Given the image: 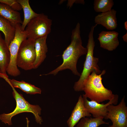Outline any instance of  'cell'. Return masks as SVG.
<instances>
[{
    "instance_id": "12",
    "label": "cell",
    "mask_w": 127,
    "mask_h": 127,
    "mask_svg": "<svg viewBox=\"0 0 127 127\" xmlns=\"http://www.w3.org/2000/svg\"><path fill=\"white\" fill-rule=\"evenodd\" d=\"M116 11L111 9L110 11L101 13L96 16L94 19L95 24L101 25L108 30H112L117 27Z\"/></svg>"
},
{
    "instance_id": "5",
    "label": "cell",
    "mask_w": 127,
    "mask_h": 127,
    "mask_svg": "<svg viewBox=\"0 0 127 127\" xmlns=\"http://www.w3.org/2000/svg\"><path fill=\"white\" fill-rule=\"evenodd\" d=\"M52 20L43 13L38 15L32 19L27 24L25 30L27 38L35 40L48 36L51 32Z\"/></svg>"
},
{
    "instance_id": "6",
    "label": "cell",
    "mask_w": 127,
    "mask_h": 127,
    "mask_svg": "<svg viewBox=\"0 0 127 127\" xmlns=\"http://www.w3.org/2000/svg\"><path fill=\"white\" fill-rule=\"evenodd\" d=\"M15 27L14 37L8 47L10 57L6 70V72L9 75L15 77L19 75L20 74V71L16 64V57L21 44L23 41L27 38V32L25 30H22L21 24H17Z\"/></svg>"
},
{
    "instance_id": "15",
    "label": "cell",
    "mask_w": 127,
    "mask_h": 127,
    "mask_svg": "<svg viewBox=\"0 0 127 127\" xmlns=\"http://www.w3.org/2000/svg\"><path fill=\"white\" fill-rule=\"evenodd\" d=\"M3 78L10 86L14 88H18L27 94H35L41 93V90L40 89L24 81H19L14 79H9L8 77L5 76H4Z\"/></svg>"
},
{
    "instance_id": "24",
    "label": "cell",
    "mask_w": 127,
    "mask_h": 127,
    "mask_svg": "<svg viewBox=\"0 0 127 127\" xmlns=\"http://www.w3.org/2000/svg\"><path fill=\"white\" fill-rule=\"evenodd\" d=\"M26 121H27V127H29V120L28 119V118L26 117Z\"/></svg>"
},
{
    "instance_id": "4",
    "label": "cell",
    "mask_w": 127,
    "mask_h": 127,
    "mask_svg": "<svg viewBox=\"0 0 127 127\" xmlns=\"http://www.w3.org/2000/svg\"><path fill=\"white\" fill-rule=\"evenodd\" d=\"M11 86L13 90L12 95L16 101V106L12 112L0 115V120L5 124L11 125L12 124L11 119L13 116L21 113L30 112L34 115L36 123L41 124L43 121L40 116L41 109L39 106L30 104L25 99L22 94L17 92L12 86Z\"/></svg>"
},
{
    "instance_id": "21",
    "label": "cell",
    "mask_w": 127,
    "mask_h": 127,
    "mask_svg": "<svg viewBox=\"0 0 127 127\" xmlns=\"http://www.w3.org/2000/svg\"><path fill=\"white\" fill-rule=\"evenodd\" d=\"M0 2L6 4L14 10L18 11L21 10L20 5L16 0H0Z\"/></svg>"
},
{
    "instance_id": "17",
    "label": "cell",
    "mask_w": 127,
    "mask_h": 127,
    "mask_svg": "<svg viewBox=\"0 0 127 127\" xmlns=\"http://www.w3.org/2000/svg\"><path fill=\"white\" fill-rule=\"evenodd\" d=\"M0 31L4 36V41L9 46L15 36L16 27L9 21L0 16Z\"/></svg>"
},
{
    "instance_id": "16",
    "label": "cell",
    "mask_w": 127,
    "mask_h": 127,
    "mask_svg": "<svg viewBox=\"0 0 127 127\" xmlns=\"http://www.w3.org/2000/svg\"><path fill=\"white\" fill-rule=\"evenodd\" d=\"M10 55L8 47L0 33V73L6 75V70L10 60Z\"/></svg>"
},
{
    "instance_id": "2",
    "label": "cell",
    "mask_w": 127,
    "mask_h": 127,
    "mask_svg": "<svg viewBox=\"0 0 127 127\" xmlns=\"http://www.w3.org/2000/svg\"><path fill=\"white\" fill-rule=\"evenodd\" d=\"M105 73V70L99 75L92 73L84 82V95L91 101L99 103L106 100H111L114 97L115 95L111 90L105 87L102 83V76Z\"/></svg>"
},
{
    "instance_id": "22",
    "label": "cell",
    "mask_w": 127,
    "mask_h": 127,
    "mask_svg": "<svg viewBox=\"0 0 127 127\" xmlns=\"http://www.w3.org/2000/svg\"><path fill=\"white\" fill-rule=\"evenodd\" d=\"M122 38L124 41L125 42H127V32L122 37Z\"/></svg>"
},
{
    "instance_id": "18",
    "label": "cell",
    "mask_w": 127,
    "mask_h": 127,
    "mask_svg": "<svg viewBox=\"0 0 127 127\" xmlns=\"http://www.w3.org/2000/svg\"><path fill=\"white\" fill-rule=\"evenodd\" d=\"M20 5L24 14V18L21 25V29L24 31L28 23L33 18L37 16L38 14L35 12L32 9L29 3V0H17Z\"/></svg>"
},
{
    "instance_id": "10",
    "label": "cell",
    "mask_w": 127,
    "mask_h": 127,
    "mask_svg": "<svg viewBox=\"0 0 127 127\" xmlns=\"http://www.w3.org/2000/svg\"><path fill=\"white\" fill-rule=\"evenodd\" d=\"M119 34L115 31L101 32L98 38L100 47L109 51L115 50L119 45Z\"/></svg>"
},
{
    "instance_id": "1",
    "label": "cell",
    "mask_w": 127,
    "mask_h": 127,
    "mask_svg": "<svg viewBox=\"0 0 127 127\" xmlns=\"http://www.w3.org/2000/svg\"><path fill=\"white\" fill-rule=\"evenodd\" d=\"M70 44L63 52L62 55V64L54 70L42 75H56L60 71L66 69L71 70L74 75L80 76L78 71L77 64L78 60L81 56L86 55L87 50L82 45L80 35V25L78 22L72 31Z\"/></svg>"
},
{
    "instance_id": "14",
    "label": "cell",
    "mask_w": 127,
    "mask_h": 127,
    "mask_svg": "<svg viewBox=\"0 0 127 127\" xmlns=\"http://www.w3.org/2000/svg\"><path fill=\"white\" fill-rule=\"evenodd\" d=\"M0 16L10 21L15 26L18 24H22L20 13L8 5L0 2Z\"/></svg>"
},
{
    "instance_id": "19",
    "label": "cell",
    "mask_w": 127,
    "mask_h": 127,
    "mask_svg": "<svg viewBox=\"0 0 127 127\" xmlns=\"http://www.w3.org/2000/svg\"><path fill=\"white\" fill-rule=\"evenodd\" d=\"M104 118L103 117L83 118L78 123L76 127H98L103 124L109 125V122H107L104 121Z\"/></svg>"
},
{
    "instance_id": "8",
    "label": "cell",
    "mask_w": 127,
    "mask_h": 127,
    "mask_svg": "<svg viewBox=\"0 0 127 127\" xmlns=\"http://www.w3.org/2000/svg\"><path fill=\"white\" fill-rule=\"evenodd\" d=\"M124 96L119 103L116 105L111 104L107 107L106 119H110L112 124L108 127H127V107Z\"/></svg>"
},
{
    "instance_id": "7",
    "label": "cell",
    "mask_w": 127,
    "mask_h": 127,
    "mask_svg": "<svg viewBox=\"0 0 127 127\" xmlns=\"http://www.w3.org/2000/svg\"><path fill=\"white\" fill-rule=\"evenodd\" d=\"M35 40L27 38L21 43L16 59L17 67L25 71L33 69L36 59Z\"/></svg>"
},
{
    "instance_id": "13",
    "label": "cell",
    "mask_w": 127,
    "mask_h": 127,
    "mask_svg": "<svg viewBox=\"0 0 127 127\" xmlns=\"http://www.w3.org/2000/svg\"><path fill=\"white\" fill-rule=\"evenodd\" d=\"M47 37V36H46L35 40V48L36 56L33 69L38 68L46 57V53L48 51L46 43Z\"/></svg>"
},
{
    "instance_id": "11",
    "label": "cell",
    "mask_w": 127,
    "mask_h": 127,
    "mask_svg": "<svg viewBox=\"0 0 127 127\" xmlns=\"http://www.w3.org/2000/svg\"><path fill=\"white\" fill-rule=\"evenodd\" d=\"M91 116L84 107L83 99L80 95L67 123L69 127H74L82 118Z\"/></svg>"
},
{
    "instance_id": "9",
    "label": "cell",
    "mask_w": 127,
    "mask_h": 127,
    "mask_svg": "<svg viewBox=\"0 0 127 127\" xmlns=\"http://www.w3.org/2000/svg\"><path fill=\"white\" fill-rule=\"evenodd\" d=\"M82 97L84 107L92 115L93 118L103 117L104 118L107 115L108 106L111 104L116 105L119 98V95L115 94L112 99L104 104L103 103H98L94 101H89L84 94L83 95Z\"/></svg>"
},
{
    "instance_id": "3",
    "label": "cell",
    "mask_w": 127,
    "mask_h": 127,
    "mask_svg": "<svg viewBox=\"0 0 127 127\" xmlns=\"http://www.w3.org/2000/svg\"><path fill=\"white\" fill-rule=\"evenodd\" d=\"M97 25L96 24L92 25L89 33L86 47L87 51L83 69L79 79L75 83L73 87L74 90L76 91H83L84 83L92 73L99 75L102 72L98 64L99 58L93 56L95 46L93 34L95 28Z\"/></svg>"
},
{
    "instance_id": "23",
    "label": "cell",
    "mask_w": 127,
    "mask_h": 127,
    "mask_svg": "<svg viewBox=\"0 0 127 127\" xmlns=\"http://www.w3.org/2000/svg\"><path fill=\"white\" fill-rule=\"evenodd\" d=\"M124 28L127 30V21H126L124 23Z\"/></svg>"
},
{
    "instance_id": "20",
    "label": "cell",
    "mask_w": 127,
    "mask_h": 127,
    "mask_svg": "<svg viewBox=\"0 0 127 127\" xmlns=\"http://www.w3.org/2000/svg\"><path fill=\"white\" fill-rule=\"evenodd\" d=\"M114 4L112 0H95L94 9L96 12L104 13L111 10Z\"/></svg>"
}]
</instances>
